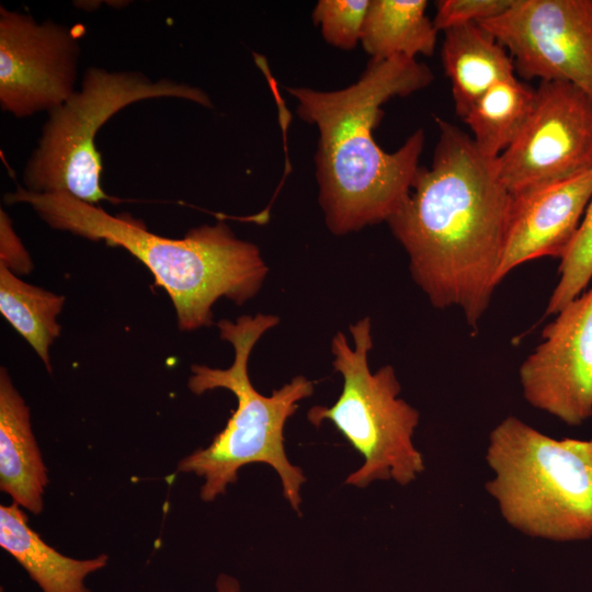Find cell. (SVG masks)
I'll use <instances>...</instances> for the list:
<instances>
[{
	"label": "cell",
	"mask_w": 592,
	"mask_h": 592,
	"mask_svg": "<svg viewBox=\"0 0 592 592\" xmlns=\"http://www.w3.org/2000/svg\"><path fill=\"white\" fill-rule=\"evenodd\" d=\"M436 123L432 166L420 168L387 224L430 303L456 307L476 328L499 285L512 195L500 181L497 158L483 156L453 124Z\"/></svg>",
	"instance_id": "1"
},
{
	"label": "cell",
	"mask_w": 592,
	"mask_h": 592,
	"mask_svg": "<svg viewBox=\"0 0 592 592\" xmlns=\"http://www.w3.org/2000/svg\"><path fill=\"white\" fill-rule=\"evenodd\" d=\"M432 80L424 62L396 56L371 59L358 80L340 90L287 88L298 102L299 117L319 132V203L332 234L387 221L408 198L421 168L423 129L394 152L380 148L374 129L387 101L422 90Z\"/></svg>",
	"instance_id": "2"
},
{
	"label": "cell",
	"mask_w": 592,
	"mask_h": 592,
	"mask_svg": "<svg viewBox=\"0 0 592 592\" xmlns=\"http://www.w3.org/2000/svg\"><path fill=\"white\" fill-rule=\"evenodd\" d=\"M3 200L30 205L52 228L128 251L168 293L182 331L212 325V307L220 297L244 304L269 271L259 248L238 239L224 223L202 225L173 239L149 231L129 214L112 215L64 192L34 193L19 186Z\"/></svg>",
	"instance_id": "3"
},
{
	"label": "cell",
	"mask_w": 592,
	"mask_h": 592,
	"mask_svg": "<svg viewBox=\"0 0 592 592\" xmlns=\"http://www.w3.org/2000/svg\"><path fill=\"white\" fill-rule=\"evenodd\" d=\"M278 323L274 315H244L236 321L221 319L216 325L220 338L235 351L228 368L193 365L187 386L195 395L216 388L231 391L237 408L226 426L212 443L198 448L178 464L181 473H193L204 479L201 499L209 502L224 494L228 485L238 480L241 467L263 463L278 474L284 498L299 512L300 487L306 481L303 470L293 465L284 447V428L298 409V402L314 392V383L298 375L271 396L260 394L248 374V362L258 340Z\"/></svg>",
	"instance_id": "4"
},
{
	"label": "cell",
	"mask_w": 592,
	"mask_h": 592,
	"mask_svg": "<svg viewBox=\"0 0 592 592\" xmlns=\"http://www.w3.org/2000/svg\"><path fill=\"white\" fill-rule=\"evenodd\" d=\"M486 482L505 522L553 542L592 538V439H554L516 417L489 435Z\"/></svg>",
	"instance_id": "5"
},
{
	"label": "cell",
	"mask_w": 592,
	"mask_h": 592,
	"mask_svg": "<svg viewBox=\"0 0 592 592\" xmlns=\"http://www.w3.org/2000/svg\"><path fill=\"white\" fill-rule=\"evenodd\" d=\"M371 329L368 317L350 325L353 346L341 331L332 338V365L343 377L342 392L330 407L310 408L307 418L315 426L331 422L364 458L346 485L365 488L391 479L406 486L424 470L422 454L413 444L420 414L399 398L401 387L391 365L371 372Z\"/></svg>",
	"instance_id": "6"
},
{
	"label": "cell",
	"mask_w": 592,
	"mask_h": 592,
	"mask_svg": "<svg viewBox=\"0 0 592 592\" xmlns=\"http://www.w3.org/2000/svg\"><path fill=\"white\" fill-rule=\"evenodd\" d=\"M155 98L213 106L208 94L191 84L166 78L152 81L138 71L89 67L80 89L48 113L37 146L23 169L24 189L34 193L64 192L95 205L117 202L102 189L103 168L95 136L125 106Z\"/></svg>",
	"instance_id": "7"
},
{
	"label": "cell",
	"mask_w": 592,
	"mask_h": 592,
	"mask_svg": "<svg viewBox=\"0 0 592 592\" xmlns=\"http://www.w3.org/2000/svg\"><path fill=\"white\" fill-rule=\"evenodd\" d=\"M511 195L592 170V96L562 81H540L515 140L497 158Z\"/></svg>",
	"instance_id": "8"
},
{
	"label": "cell",
	"mask_w": 592,
	"mask_h": 592,
	"mask_svg": "<svg viewBox=\"0 0 592 592\" xmlns=\"http://www.w3.org/2000/svg\"><path fill=\"white\" fill-rule=\"evenodd\" d=\"M479 24L508 50L515 75L568 82L592 96V0H513Z\"/></svg>",
	"instance_id": "9"
},
{
	"label": "cell",
	"mask_w": 592,
	"mask_h": 592,
	"mask_svg": "<svg viewBox=\"0 0 592 592\" xmlns=\"http://www.w3.org/2000/svg\"><path fill=\"white\" fill-rule=\"evenodd\" d=\"M76 30L0 7V106L16 118L52 112L76 91Z\"/></svg>",
	"instance_id": "10"
},
{
	"label": "cell",
	"mask_w": 592,
	"mask_h": 592,
	"mask_svg": "<svg viewBox=\"0 0 592 592\" xmlns=\"http://www.w3.org/2000/svg\"><path fill=\"white\" fill-rule=\"evenodd\" d=\"M519 369L525 400L568 425L592 417V286L542 332Z\"/></svg>",
	"instance_id": "11"
},
{
	"label": "cell",
	"mask_w": 592,
	"mask_h": 592,
	"mask_svg": "<svg viewBox=\"0 0 592 592\" xmlns=\"http://www.w3.org/2000/svg\"><path fill=\"white\" fill-rule=\"evenodd\" d=\"M592 196V170L512 195L499 283L516 266L543 257L562 259Z\"/></svg>",
	"instance_id": "12"
},
{
	"label": "cell",
	"mask_w": 592,
	"mask_h": 592,
	"mask_svg": "<svg viewBox=\"0 0 592 592\" xmlns=\"http://www.w3.org/2000/svg\"><path fill=\"white\" fill-rule=\"evenodd\" d=\"M47 483V468L32 432L30 409L1 367L0 489L13 503L38 515Z\"/></svg>",
	"instance_id": "13"
},
{
	"label": "cell",
	"mask_w": 592,
	"mask_h": 592,
	"mask_svg": "<svg viewBox=\"0 0 592 592\" xmlns=\"http://www.w3.org/2000/svg\"><path fill=\"white\" fill-rule=\"evenodd\" d=\"M441 57L462 119L491 87L515 76L508 50L479 23L445 31Z\"/></svg>",
	"instance_id": "14"
},
{
	"label": "cell",
	"mask_w": 592,
	"mask_h": 592,
	"mask_svg": "<svg viewBox=\"0 0 592 592\" xmlns=\"http://www.w3.org/2000/svg\"><path fill=\"white\" fill-rule=\"evenodd\" d=\"M0 546L10 554L42 592H92L84 580L103 569L105 554L91 559H75L45 543L29 525L25 512L16 503L0 505Z\"/></svg>",
	"instance_id": "15"
},
{
	"label": "cell",
	"mask_w": 592,
	"mask_h": 592,
	"mask_svg": "<svg viewBox=\"0 0 592 592\" xmlns=\"http://www.w3.org/2000/svg\"><path fill=\"white\" fill-rule=\"evenodd\" d=\"M426 7L425 0H371L361 35L371 59L432 56L439 31Z\"/></svg>",
	"instance_id": "16"
},
{
	"label": "cell",
	"mask_w": 592,
	"mask_h": 592,
	"mask_svg": "<svg viewBox=\"0 0 592 592\" xmlns=\"http://www.w3.org/2000/svg\"><path fill=\"white\" fill-rule=\"evenodd\" d=\"M535 89L515 76L491 87L463 121L486 157L498 158L515 140L532 111Z\"/></svg>",
	"instance_id": "17"
},
{
	"label": "cell",
	"mask_w": 592,
	"mask_h": 592,
	"mask_svg": "<svg viewBox=\"0 0 592 592\" xmlns=\"http://www.w3.org/2000/svg\"><path fill=\"white\" fill-rule=\"evenodd\" d=\"M65 300L64 295L29 284L0 264V311L35 350L48 372L49 348L60 333L57 316Z\"/></svg>",
	"instance_id": "18"
},
{
	"label": "cell",
	"mask_w": 592,
	"mask_h": 592,
	"mask_svg": "<svg viewBox=\"0 0 592 592\" xmlns=\"http://www.w3.org/2000/svg\"><path fill=\"white\" fill-rule=\"evenodd\" d=\"M559 278L547 303L546 315H556L581 295L592 280V196L570 248L560 260Z\"/></svg>",
	"instance_id": "19"
},
{
	"label": "cell",
	"mask_w": 592,
	"mask_h": 592,
	"mask_svg": "<svg viewBox=\"0 0 592 592\" xmlns=\"http://www.w3.org/2000/svg\"><path fill=\"white\" fill-rule=\"evenodd\" d=\"M369 1L320 0L312 10V21L320 26L327 43L341 49H352L361 42Z\"/></svg>",
	"instance_id": "20"
},
{
	"label": "cell",
	"mask_w": 592,
	"mask_h": 592,
	"mask_svg": "<svg viewBox=\"0 0 592 592\" xmlns=\"http://www.w3.org/2000/svg\"><path fill=\"white\" fill-rule=\"evenodd\" d=\"M513 0H440L433 24L437 31L481 23L502 14Z\"/></svg>",
	"instance_id": "21"
},
{
	"label": "cell",
	"mask_w": 592,
	"mask_h": 592,
	"mask_svg": "<svg viewBox=\"0 0 592 592\" xmlns=\"http://www.w3.org/2000/svg\"><path fill=\"white\" fill-rule=\"evenodd\" d=\"M0 264L13 273L32 270L30 257L16 236L8 214L0 209Z\"/></svg>",
	"instance_id": "22"
},
{
	"label": "cell",
	"mask_w": 592,
	"mask_h": 592,
	"mask_svg": "<svg viewBox=\"0 0 592 592\" xmlns=\"http://www.w3.org/2000/svg\"><path fill=\"white\" fill-rule=\"evenodd\" d=\"M215 592H242L239 581L227 573H220L215 581Z\"/></svg>",
	"instance_id": "23"
}]
</instances>
